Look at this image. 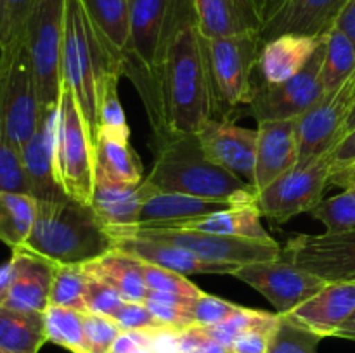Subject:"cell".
Here are the masks:
<instances>
[{
  "mask_svg": "<svg viewBox=\"0 0 355 353\" xmlns=\"http://www.w3.org/2000/svg\"><path fill=\"white\" fill-rule=\"evenodd\" d=\"M113 249L134 256L142 263L173 270L182 275H232L239 265L224 262H208L194 253L168 242L153 241L144 237H113Z\"/></svg>",
  "mask_w": 355,
  "mask_h": 353,
  "instance_id": "cell-21",
  "label": "cell"
},
{
  "mask_svg": "<svg viewBox=\"0 0 355 353\" xmlns=\"http://www.w3.org/2000/svg\"><path fill=\"white\" fill-rule=\"evenodd\" d=\"M40 0H6V21H3L0 47L24 40L26 24Z\"/></svg>",
  "mask_w": 355,
  "mask_h": 353,
  "instance_id": "cell-47",
  "label": "cell"
},
{
  "mask_svg": "<svg viewBox=\"0 0 355 353\" xmlns=\"http://www.w3.org/2000/svg\"><path fill=\"white\" fill-rule=\"evenodd\" d=\"M55 130L58 109L42 114L40 125L35 134L19 149L30 185V196L37 201L69 199L55 173Z\"/></svg>",
  "mask_w": 355,
  "mask_h": 353,
  "instance_id": "cell-19",
  "label": "cell"
},
{
  "mask_svg": "<svg viewBox=\"0 0 355 353\" xmlns=\"http://www.w3.org/2000/svg\"><path fill=\"white\" fill-rule=\"evenodd\" d=\"M159 96L163 128L153 142L177 134H196L211 118L207 66L193 0H170L168 3Z\"/></svg>",
  "mask_w": 355,
  "mask_h": 353,
  "instance_id": "cell-1",
  "label": "cell"
},
{
  "mask_svg": "<svg viewBox=\"0 0 355 353\" xmlns=\"http://www.w3.org/2000/svg\"><path fill=\"white\" fill-rule=\"evenodd\" d=\"M47 341L45 315L0 307V348L7 353H38Z\"/></svg>",
  "mask_w": 355,
  "mask_h": 353,
  "instance_id": "cell-31",
  "label": "cell"
},
{
  "mask_svg": "<svg viewBox=\"0 0 355 353\" xmlns=\"http://www.w3.org/2000/svg\"><path fill=\"white\" fill-rule=\"evenodd\" d=\"M355 73V45L354 42L333 26L326 33L324 59H322V85L324 93H333Z\"/></svg>",
  "mask_w": 355,
  "mask_h": 353,
  "instance_id": "cell-33",
  "label": "cell"
},
{
  "mask_svg": "<svg viewBox=\"0 0 355 353\" xmlns=\"http://www.w3.org/2000/svg\"><path fill=\"white\" fill-rule=\"evenodd\" d=\"M260 33L207 38L201 35L207 80L211 99V118L234 121L245 116V107L257 85V64L262 51Z\"/></svg>",
  "mask_w": 355,
  "mask_h": 353,
  "instance_id": "cell-5",
  "label": "cell"
},
{
  "mask_svg": "<svg viewBox=\"0 0 355 353\" xmlns=\"http://www.w3.org/2000/svg\"><path fill=\"white\" fill-rule=\"evenodd\" d=\"M3 21H6V0H0V38H2Z\"/></svg>",
  "mask_w": 355,
  "mask_h": 353,
  "instance_id": "cell-56",
  "label": "cell"
},
{
  "mask_svg": "<svg viewBox=\"0 0 355 353\" xmlns=\"http://www.w3.org/2000/svg\"><path fill=\"white\" fill-rule=\"evenodd\" d=\"M110 353H186L180 348L179 332H123Z\"/></svg>",
  "mask_w": 355,
  "mask_h": 353,
  "instance_id": "cell-39",
  "label": "cell"
},
{
  "mask_svg": "<svg viewBox=\"0 0 355 353\" xmlns=\"http://www.w3.org/2000/svg\"><path fill=\"white\" fill-rule=\"evenodd\" d=\"M298 163L297 118L257 123V161L252 185L257 192Z\"/></svg>",
  "mask_w": 355,
  "mask_h": 353,
  "instance_id": "cell-20",
  "label": "cell"
},
{
  "mask_svg": "<svg viewBox=\"0 0 355 353\" xmlns=\"http://www.w3.org/2000/svg\"><path fill=\"white\" fill-rule=\"evenodd\" d=\"M44 315L49 343H54L71 353H87L82 311L49 305Z\"/></svg>",
  "mask_w": 355,
  "mask_h": 353,
  "instance_id": "cell-34",
  "label": "cell"
},
{
  "mask_svg": "<svg viewBox=\"0 0 355 353\" xmlns=\"http://www.w3.org/2000/svg\"><path fill=\"white\" fill-rule=\"evenodd\" d=\"M321 336L302 325L291 315L277 314L267 353H318Z\"/></svg>",
  "mask_w": 355,
  "mask_h": 353,
  "instance_id": "cell-35",
  "label": "cell"
},
{
  "mask_svg": "<svg viewBox=\"0 0 355 353\" xmlns=\"http://www.w3.org/2000/svg\"><path fill=\"white\" fill-rule=\"evenodd\" d=\"M55 265L52 260L31 251L26 246L12 249L6 263V293L2 307L44 314L51 305V289Z\"/></svg>",
  "mask_w": 355,
  "mask_h": 353,
  "instance_id": "cell-16",
  "label": "cell"
},
{
  "mask_svg": "<svg viewBox=\"0 0 355 353\" xmlns=\"http://www.w3.org/2000/svg\"><path fill=\"white\" fill-rule=\"evenodd\" d=\"M26 44L0 47V138L17 149L30 141L42 120Z\"/></svg>",
  "mask_w": 355,
  "mask_h": 353,
  "instance_id": "cell-7",
  "label": "cell"
},
{
  "mask_svg": "<svg viewBox=\"0 0 355 353\" xmlns=\"http://www.w3.org/2000/svg\"><path fill=\"white\" fill-rule=\"evenodd\" d=\"M37 218V199L23 192H0V241L10 249L26 244Z\"/></svg>",
  "mask_w": 355,
  "mask_h": 353,
  "instance_id": "cell-32",
  "label": "cell"
},
{
  "mask_svg": "<svg viewBox=\"0 0 355 353\" xmlns=\"http://www.w3.org/2000/svg\"><path fill=\"white\" fill-rule=\"evenodd\" d=\"M354 100L355 73L336 92L324 93L314 106L297 118V165H309L331 152L343 137Z\"/></svg>",
  "mask_w": 355,
  "mask_h": 353,
  "instance_id": "cell-13",
  "label": "cell"
},
{
  "mask_svg": "<svg viewBox=\"0 0 355 353\" xmlns=\"http://www.w3.org/2000/svg\"><path fill=\"white\" fill-rule=\"evenodd\" d=\"M277 322V314L270 320L262 322L259 325L243 331L238 338L232 341L227 353H267L269 352L270 334Z\"/></svg>",
  "mask_w": 355,
  "mask_h": 353,
  "instance_id": "cell-49",
  "label": "cell"
},
{
  "mask_svg": "<svg viewBox=\"0 0 355 353\" xmlns=\"http://www.w3.org/2000/svg\"><path fill=\"white\" fill-rule=\"evenodd\" d=\"M335 338H343V339H350V341H355V310L354 314L350 315L349 320H347L345 324L336 331Z\"/></svg>",
  "mask_w": 355,
  "mask_h": 353,
  "instance_id": "cell-54",
  "label": "cell"
},
{
  "mask_svg": "<svg viewBox=\"0 0 355 353\" xmlns=\"http://www.w3.org/2000/svg\"><path fill=\"white\" fill-rule=\"evenodd\" d=\"M266 2H272V0H266Z\"/></svg>",
  "mask_w": 355,
  "mask_h": 353,
  "instance_id": "cell-58",
  "label": "cell"
},
{
  "mask_svg": "<svg viewBox=\"0 0 355 353\" xmlns=\"http://www.w3.org/2000/svg\"><path fill=\"white\" fill-rule=\"evenodd\" d=\"M354 189H355V187H354Z\"/></svg>",
  "mask_w": 355,
  "mask_h": 353,
  "instance_id": "cell-59",
  "label": "cell"
},
{
  "mask_svg": "<svg viewBox=\"0 0 355 353\" xmlns=\"http://www.w3.org/2000/svg\"><path fill=\"white\" fill-rule=\"evenodd\" d=\"M232 277L263 294L279 315L291 314L328 284L284 258L239 265Z\"/></svg>",
  "mask_w": 355,
  "mask_h": 353,
  "instance_id": "cell-14",
  "label": "cell"
},
{
  "mask_svg": "<svg viewBox=\"0 0 355 353\" xmlns=\"http://www.w3.org/2000/svg\"><path fill=\"white\" fill-rule=\"evenodd\" d=\"M236 204L238 203H231V201L205 199V197L170 194L159 190L144 204L141 215H139L137 225L172 224V221L191 220V218L205 217V215L215 213V211L227 210Z\"/></svg>",
  "mask_w": 355,
  "mask_h": 353,
  "instance_id": "cell-30",
  "label": "cell"
},
{
  "mask_svg": "<svg viewBox=\"0 0 355 353\" xmlns=\"http://www.w3.org/2000/svg\"><path fill=\"white\" fill-rule=\"evenodd\" d=\"M121 73H110L104 78L99 96V132H113V134H130L125 111L118 97V83ZM97 132V134H99Z\"/></svg>",
  "mask_w": 355,
  "mask_h": 353,
  "instance_id": "cell-40",
  "label": "cell"
},
{
  "mask_svg": "<svg viewBox=\"0 0 355 353\" xmlns=\"http://www.w3.org/2000/svg\"><path fill=\"white\" fill-rule=\"evenodd\" d=\"M352 128H355V100H354L352 109H350L349 118H347V123H345V130H343V135H345L347 132L352 130Z\"/></svg>",
  "mask_w": 355,
  "mask_h": 353,
  "instance_id": "cell-55",
  "label": "cell"
},
{
  "mask_svg": "<svg viewBox=\"0 0 355 353\" xmlns=\"http://www.w3.org/2000/svg\"><path fill=\"white\" fill-rule=\"evenodd\" d=\"M329 159H331V172L335 170L347 168V166L355 163V128L347 132L338 144L331 149L329 152Z\"/></svg>",
  "mask_w": 355,
  "mask_h": 353,
  "instance_id": "cell-51",
  "label": "cell"
},
{
  "mask_svg": "<svg viewBox=\"0 0 355 353\" xmlns=\"http://www.w3.org/2000/svg\"><path fill=\"white\" fill-rule=\"evenodd\" d=\"M194 298L179 296V294L158 293V291H149L144 305L151 310V314L162 322L163 325L173 332H184L187 329L194 327L191 307H193Z\"/></svg>",
  "mask_w": 355,
  "mask_h": 353,
  "instance_id": "cell-37",
  "label": "cell"
},
{
  "mask_svg": "<svg viewBox=\"0 0 355 353\" xmlns=\"http://www.w3.org/2000/svg\"><path fill=\"white\" fill-rule=\"evenodd\" d=\"M0 353H7V352H3V350H2V348H0Z\"/></svg>",
  "mask_w": 355,
  "mask_h": 353,
  "instance_id": "cell-57",
  "label": "cell"
},
{
  "mask_svg": "<svg viewBox=\"0 0 355 353\" xmlns=\"http://www.w3.org/2000/svg\"><path fill=\"white\" fill-rule=\"evenodd\" d=\"M210 161L252 183L257 161V128H243L234 121L207 120L196 132Z\"/></svg>",
  "mask_w": 355,
  "mask_h": 353,
  "instance_id": "cell-18",
  "label": "cell"
},
{
  "mask_svg": "<svg viewBox=\"0 0 355 353\" xmlns=\"http://www.w3.org/2000/svg\"><path fill=\"white\" fill-rule=\"evenodd\" d=\"M144 179V168L130 144V134L99 132L94 142V180L114 185H135Z\"/></svg>",
  "mask_w": 355,
  "mask_h": 353,
  "instance_id": "cell-24",
  "label": "cell"
},
{
  "mask_svg": "<svg viewBox=\"0 0 355 353\" xmlns=\"http://www.w3.org/2000/svg\"><path fill=\"white\" fill-rule=\"evenodd\" d=\"M121 73L94 30L82 0H64L62 83L71 89L92 142L99 132V96L104 78ZM123 76V75H121Z\"/></svg>",
  "mask_w": 355,
  "mask_h": 353,
  "instance_id": "cell-4",
  "label": "cell"
},
{
  "mask_svg": "<svg viewBox=\"0 0 355 353\" xmlns=\"http://www.w3.org/2000/svg\"><path fill=\"white\" fill-rule=\"evenodd\" d=\"M158 192L159 189H156L148 179L135 185L96 182L90 206L106 228L132 227L137 225L144 204Z\"/></svg>",
  "mask_w": 355,
  "mask_h": 353,
  "instance_id": "cell-26",
  "label": "cell"
},
{
  "mask_svg": "<svg viewBox=\"0 0 355 353\" xmlns=\"http://www.w3.org/2000/svg\"><path fill=\"white\" fill-rule=\"evenodd\" d=\"M329 185H338L343 189H354L355 187V163L347 168L335 170L329 175Z\"/></svg>",
  "mask_w": 355,
  "mask_h": 353,
  "instance_id": "cell-53",
  "label": "cell"
},
{
  "mask_svg": "<svg viewBox=\"0 0 355 353\" xmlns=\"http://www.w3.org/2000/svg\"><path fill=\"white\" fill-rule=\"evenodd\" d=\"M198 28L207 38L260 33L266 0H193Z\"/></svg>",
  "mask_w": 355,
  "mask_h": 353,
  "instance_id": "cell-22",
  "label": "cell"
},
{
  "mask_svg": "<svg viewBox=\"0 0 355 353\" xmlns=\"http://www.w3.org/2000/svg\"><path fill=\"white\" fill-rule=\"evenodd\" d=\"M111 318L120 325L123 332L170 331L151 314V310L144 303H135V301H125Z\"/></svg>",
  "mask_w": 355,
  "mask_h": 353,
  "instance_id": "cell-46",
  "label": "cell"
},
{
  "mask_svg": "<svg viewBox=\"0 0 355 353\" xmlns=\"http://www.w3.org/2000/svg\"><path fill=\"white\" fill-rule=\"evenodd\" d=\"M144 279L146 284H148V289L158 291V293L179 294V296L187 298H198L205 293L182 273L162 269V266L149 265V263H144Z\"/></svg>",
  "mask_w": 355,
  "mask_h": 353,
  "instance_id": "cell-44",
  "label": "cell"
},
{
  "mask_svg": "<svg viewBox=\"0 0 355 353\" xmlns=\"http://www.w3.org/2000/svg\"><path fill=\"white\" fill-rule=\"evenodd\" d=\"M113 237H144L153 241L168 242L194 253L208 262H224L246 265L253 262L281 258L283 248L276 239L257 241V239L234 237V235L208 234V232L180 230V228H149V227H118L107 228Z\"/></svg>",
  "mask_w": 355,
  "mask_h": 353,
  "instance_id": "cell-10",
  "label": "cell"
},
{
  "mask_svg": "<svg viewBox=\"0 0 355 353\" xmlns=\"http://www.w3.org/2000/svg\"><path fill=\"white\" fill-rule=\"evenodd\" d=\"M321 38L286 33L263 42L257 64V82L274 85L286 82L305 68Z\"/></svg>",
  "mask_w": 355,
  "mask_h": 353,
  "instance_id": "cell-25",
  "label": "cell"
},
{
  "mask_svg": "<svg viewBox=\"0 0 355 353\" xmlns=\"http://www.w3.org/2000/svg\"><path fill=\"white\" fill-rule=\"evenodd\" d=\"M329 175V152L309 165H295L257 194L260 215L270 225H284L304 211L311 213L322 201Z\"/></svg>",
  "mask_w": 355,
  "mask_h": 353,
  "instance_id": "cell-11",
  "label": "cell"
},
{
  "mask_svg": "<svg viewBox=\"0 0 355 353\" xmlns=\"http://www.w3.org/2000/svg\"><path fill=\"white\" fill-rule=\"evenodd\" d=\"M125 303L123 298L120 296L118 291L110 287L107 284L99 282L96 279L89 277V287H87L85 298V314L104 315V317H113L118 311V308Z\"/></svg>",
  "mask_w": 355,
  "mask_h": 353,
  "instance_id": "cell-48",
  "label": "cell"
},
{
  "mask_svg": "<svg viewBox=\"0 0 355 353\" xmlns=\"http://www.w3.org/2000/svg\"><path fill=\"white\" fill-rule=\"evenodd\" d=\"M281 258L326 282L355 280V228L336 234H300L290 239Z\"/></svg>",
  "mask_w": 355,
  "mask_h": 353,
  "instance_id": "cell-15",
  "label": "cell"
},
{
  "mask_svg": "<svg viewBox=\"0 0 355 353\" xmlns=\"http://www.w3.org/2000/svg\"><path fill=\"white\" fill-rule=\"evenodd\" d=\"M335 26L338 28V30H342L355 45V0H350V2L347 3L345 9L342 10V14H340L338 19H336Z\"/></svg>",
  "mask_w": 355,
  "mask_h": 353,
  "instance_id": "cell-52",
  "label": "cell"
},
{
  "mask_svg": "<svg viewBox=\"0 0 355 353\" xmlns=\"http://www.w3.org/2000/svg\"><path fill=\"white\" fill-rule=\"evenodd\" d=\"M89 275L82 265H55L51 289V305L78 310L85 314V298Z\"/></svg>",
  "mask_w": 355,
  "mask_h": 353,
  "instance_id": "cell-36",
  "label": "cell"
},
{
  "mask_svg": "<svg viewBox=\"0 0 355 353\" xmlns=\"http://www.w3.org/2000/svg\"><path fill=\"white\" fill-rule=\"evenodd\" d=\"M324 48L326 35L319 40L311 61L293 78L274 85L257 82L252 100L245 107V116L255 118L257 123L295 120L314 106L324 96L321 76Z\"/></svg>",
  "mask_w": 355,
  "mask_h": 353,
  "instance_id": "cell-12",
  "label": "cell"
},
{
  "mask_svg": "<svg viewBox=\"0 0 355 353\" xmlns=\"http://www.w3.org/2000/svg\"><path fill=\"white\" fill-rule=\"evenodd\" d=\"M55 173L66 196L82 204L94 196V142L71 89L62 83L55 130Z\"/></svg>",
  "mask_w": 355,
  "mask_h": 353,
  "instance_id": "cell-8",
  "label": "cell"
},
{
  "mask_svg": "<svg viewBox=\"0 0 355 353\" xmlns=\"http://www.w3.org/2000/svg\"><path fill=\"white\" fill-rule=\"evenodd\" d=\"M168 3L170 0H128L130 33L121 73L137 89L155 135L163 128L159 64Z\"/></svg>",
  "mask_w": 355,
  "mask_h": 353,
  "instance_id": "cell-6",
  "label": "cell"
},
{
  "mask_svg": "<svg viewBox=\"0 0 355 353\" xmlns=\"http://www.w3.org/2000/svg\"><path fill=\"white\" fill-rule=\"evenodd\" d=\"M274 315L276 314H269V311L253 310V308L243 307L238 314H234L231 318L220 322V324L208 325V327H196V329L203 332L205 336L214 339V341H217L220 346H224V348L229 352L232 341H234L243 331L253 327V325L262 324V322L270 320Z\"/></svg>",
  "mask_w": 355,
  "mask_h": 353,
  "instance_id": "cell-41",
  "label": "cell"
},
{
  "mask_svg": "<svg viewBox=\"0 0 355 353\" xmlns=\"http://www.w3.org/2000/svg\"><path fill=\"white\" fill-rule=\"evenodd\" d=\"M355 310V280L328 282L318 294L295 308L291 317L321 338L335 336Z\"/></svg>",
  "mask_w": 355,
  "mask_h": 353,
  "instance_id": "cell-23",
  "label": "cell"
},
{
  "mask_svg": "<svg viewBox=\"0 0 355 353\" xmlns=\"http://www.w3.org/2000/svg\"><path fill=\"white\" fill-rule=\"evenodd\" d=\"M243 307L231 303L227 300L214 296V294L203 293L201 296L194 298L191 315H193L194 327H208V325L220 324L227 320L232 315L238 314Z\"/></svg>",
  "mask_w": 355,
  "mask_h": 353,
  "instance_id": "cell-45",
  "label": "cell"
},
{
  "mask_svg": "<svg viewBox=\"0 0 355 353\" xmlns=\"http://www.w3.org/2000/svg\"><path fill=\"white\" fill-rule=\"evenodd\" d=\"M311 215L324 225L329 234L352 230L355 228V189H345L338 196L322 199Z\"/></svg>",
  "mask_w": 355,
  "mask_h": 353,
  "instance_id": "cell-38",
  "label": "cell"
},
{
  "mask_svg": "<svg viewBox=\"0 0 355 353\" xmlns=\"http://www.w3.org/2000/svg\"><path fill=\"white\" fill-rule=\"evenodd\" d=\"M155 165L146 179L162 192L215 201L257 203V190L241 176L207 158L196 134H177L153 142Z\"/></svg>",
  "mask_w": 355,
  "mask_h": 353,
  "instance_id": "cell-2",
  "label": "cell"
},
{
  "mask_svg": "<svg viewBox=\"0 0 355 353\" xmlns=\"http://www.w3.org/2000/svg\"><path fill=\"white\" fill-rule=\"evenodd\" d=\"M0 192L30 194L21 151L3 138H0Z\"/></svg>",
  "mask_w": 355,
  "mask_h": 353,
  "instance_id": "cell-43",
  "label": "cell"
},
{
  "mask_svg": "<svg viewBox=\"0 0 355 353\" xmlns=\"http://www.w3.org/2000/svg\"><path fill=\"white\" fill-rule=\"evenodd\" d=\"M179 343L180 348L186 353H227L224 346H220L217 341L205 336L196 327L179 332Z\"/></svg>",
  "mask_w": 355,
  "mask_h": 353,
  "instance_id": "cell-50",
  "label": "cell"
},
{
  "mask_svg": "<svg viewBox=\"0 0 355 353\" xmlns=\"http://www.w3.org/2000/svg\"><path fill=\"white\" fill-rule=\"evenodd\" d=\"M350 0H272L266 2L262 42L295 33L321 38L335 26Z\"/></svg>",
  "mask_w": 355,
  "mask_h": 353,
  "instance_id": "cell-17",
  "label": "cell"
},
{
  "mask_svg": "<svg viewBox=\"0 0 355 353\" xmlns=\"http://www.w3.org/2000/svg\"><path fill=\"white\" fill-rule=\"evenodd\" d=\"M257 203L236 204L227 210L215 211V213L205 215V217L191 218L184 221H172V224H151L137 225V227L149 228H180V230H196L208 232V234L234 235V237L257 239V241H272L269 232L262 227Z\"/></svg>",
  "mask_w": 355,
  "mask_h": 353,
  "instance_id": "cell-27",
  "label": "cell"
},
{
  "mask_svg": "<svg viewBox=\"0 0 355 353\" xmlns=\"http://www.w3.org/2000/svg\"><path fill=\"white\" fill-rule=\"evenodd\" d=\"M24 246L58 265H83L113 249V239L90 204L37 201V218Z\"/></svg>",
  "mask_w": 355,
  "mask_h": 353,
  "instance_id": "cell-3",
  "label": "cell"
},
{
  "mask_svg": "<svg viewBox=\"0 0 355 353\" xmlns=\"http://www.w3.org/2000/svg\"><path fill=\"white\" fill-rule=\"evenodd\" d=\"M82 3L107 54L121 69L130 33L128 0H82Z\"/></svg>",
  "mask_w": 355,
  "mask_h": 353,
  "instance_id": "cell-29",
  "label": "cell"
},
{
  "mask_svg": "<svg viewBox=\"0 0 355 353\" xmlns=\"http://www.w3.org/2000/svg\"><path fill=\"white\" fill-rule=\"evenodd\" d=\"M82 269L90 279L107 284L118 291L125 301L144 303L148 298L149 289L144 279V263L127 253L110 249L99 258L83 263Z\"/></svg>",
  "mask_w": 355,
  "mask_h": 353,
  "instance_id": "cell-28",
  "label": "cell"
},
{
  "mask_svg": "<svg viewBox=\"0 0 355 353\" xmlns=\"http://www.w3.org/2000/svg\"><path fill=\"white\" fill-rule=\"evenodd\" d=\"M64 0H40L26 24L24 44L30 55L42 113L55 111L62 90Z\"/></svg>",
  "mask_w": 355,
  "mask_h": 353,
  "instance_id": "cell-9",
  "label": "cell"
},
{
  "mask_svg": "<svg viewBox=\"0 0 355 353\" xmlns=\"http://www.w3.org/2000/svg\"><path fill=\"white\" fill-rule=\"evenodd\" d=\"M87 353H110L123 334L120 325L111 317L96 314H83Z\"/></svg>",
  "mask_w": 355,
  "mask_h": 353,
  "instance_id": "cell-42",
  "label": "cell"
}]
</instances>
